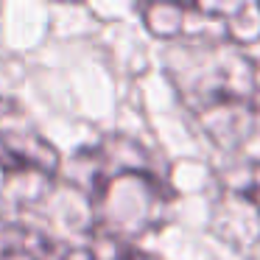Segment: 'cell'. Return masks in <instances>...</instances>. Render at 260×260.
<instances>
[{
  "instance_id": "5b68a950",
  "label": "cell",
  "mask_w": 260,
  "mask_h": 260,
  "mask_svg": "<svg viewBox=\"0 0 260 260\" xmlns=\"http://www.w3.org/2000/svg\"><path fill=\"white\" fill-rule=\"evenodd\" d=\"M0 168L9 174H37L51 179L59 171V154L34 120L9 98H0Z\"/></svg>"
},
{
  "instance_id": "7a4b0ae2",
  "label": "cell",
  "mask_w": 260,
  "mask_h": 260,
  "mask_svg": "<svg viewBox=\"0 0 260 260\" xmlns=\"http://www.w3.org/2000/svg\"><path fill=\"white\" fill-rule=\"evenodd\" d=\"M171 190L140 151L135 157L104 154L92 171V213L112 241L146 235L165 221Z\"/></svg>"
},
{
  "instance_id": "6da1fadb",
  "label": "cell",
  "mask_w": 260,
  "mask_h": 260,
  "mask_svg": "<svg viewBox=\"0 0 260 260\" xmlns=\"http://www.w3.org/2000/svg\"><path fill=\"white\" fill-rule=\"evenodd\" d=\"M171 73L210 140L238 148L260 112L257 64L235 42L193 40L171 59Z\"/></svg>"
},
{
  "instance_id": "3957f363",
  "label": "cell",
  "mask_w": 260,
  "mask_h": 260,
  "mask_svg": "<svg viewBox=\"0 0 260 260\" xmlns=\"http://www.w3.org/2000/svg\"><path fill=\"white\" fill-rule=\"evenodd\" d=\"M148 31L165 40L190 37L193 40L246 42L260 40V6L257 3H218V6H143Z\"/></svg>"
},
{
  "instance_id": "277c9868",
  "label": "cell",
  "mask_w": 260,
  "mask_h": 260,
  "mask_svg": "<svg viewBox=\"0 0 260 260\" xmlns=\"http://www.w3.org/2000/svg\"><path fill=\"white\" fill-rule=\"evenodd\" d=\"M213 230L246 257H260V162H238L218 174Z\"/></svg>"
},
{
  "instance_id": "8992f818",
  "label": "cell",
  "mask_w": 260,
  "mask_h": 260,
  "mask_svg": "<svg viewBox=\"0 0 260 260\" xmlns=\"http://www.w3.org/2000/svg\"><path fill=\"white\" fill-rule=\"evenodd\" d=\"M0 260H92L84 249L59 243L23 224L0 230Z\"/></svg>"
}]
</instances>
